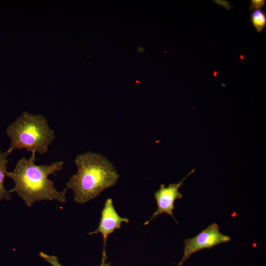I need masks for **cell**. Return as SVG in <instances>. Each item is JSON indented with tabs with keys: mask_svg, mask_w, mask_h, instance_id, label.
<instances>
[{
	"mask_svg": "<svg viewBox=\"0 0 266 266\" xmlns=\"http://www.w3.org/2000/svg\"><path fill=\"white\" fill-rule=\"evenodd\" d=\"M64 162L57 161L49 165L35 164V153L27 159L23 157L16 163L13 170L7 172L6 176L14 182V186L10 193L15 192L28 207L36 202L57 200L66 201L67 188L57 190L48 176L62 170Z\"/></svg>",
	"mask_w": 266,
	"mask_h": 266,
	"instance_id": "1",
	"label": "cell"
},
{
	"mask_svg": "<svg viewBox=\"0 0 266 266\" xmlns=\"http://www.w3.org/2000/svg\"><path fill=\"white\" fill-rule=\"evenodd\" d=\"M74 162L77 171L66 185L72 190L78 204L86 203L114 186L119 177L113 164L100 153L84 152L78 155Z\"/></svg>",
	"mask_w": 266,
	"mask_h": 266,
	"instance_id": "2",
	"label": "cell"
},
{
	"mask_svg": "<svg viewBox=\"0 0 266 266\" xmlns=\"http://www.w3.org/2000/svg\"><path fill=\"white\" fill-rule=\"evenodd\" d=\"M6 133L10 140L6 151L9 155L15 150L23 149L31 154H45L55 138L44 115L27 112H23L9 125Z\"/></svg>",
	"mask_w": 266,
	"mask_h": 266,
	"instance_id": "3",
	"label": "cell"
},
{
	"mask_svg": "<svg viewBox=\"0 0 266 266\" xmlns=\"http://www.w3.org/2000/svg\"><path fill=\"white\" fill-rule=\"evenodd\" d=\"M230 240L229 236L220 232L217 223H212L193 238L185 240L183 255L177 266H182L191 255L196 252L211 248L228 242Z\"/></svg>",
	"mask_w": 266,
	"mask_h": 266,
	"instance_id": "4",
	"label": "cell"
},
{
	"mask_svg": "<svg viewBox=\"0 0 266 266\" xmlns=\"http://www.w3.org/2000/svg\"><path fill=\"white\" fill-rule=\"evenodd\" d=\"M194 171V169L192 170L188 175L177 183L170 184L167 187H166L163 184L160 185L159 189L154 193L157 208L151 216L149 220L145 222L144 225L148 224L150 221L164 213L170 215L172 217L174 221L177 223L174 217L173 211L174 209L175 200L183 197V195L180 192L179 189L183 185L185 180Z\"/></svg>",
	"mask_w": 266,
	"mask_h": 266,
	"instance_id": "5",
	"label": "cell"
},
{
	"mask_svg": "<svg viewBox=\"0 0 266 266\" xmlns=\"http://www.w3.org/2000/svg\"><path fill=\"white\" fill-rule=\"evenodd\" d=\"M129 220L121 217L115 210L111 198L105 201L101 212V216L97 228L94 231L88 233L92 235L100 233L102 234L104 241V248L105 249L107 237L116 229H120L123 222L128 223Z\"/></svg>",
	"mask_w": 266,
	"mask_h": 266,
	"instance_id": "6",
	"label": "cell"
},
{
	"mask_svg": "<svg viewBox=\"0 0 266 266\" xmlns=\"http://www.w3.org/2000/svg\"><path fill=\"white\" fill-rule=\"evenodd\" d=\"M7 152L0 150V201L5 199L10 200L11 196L9 191L6 190L4 181L6 176L7 165L8 164V156Z\"/></svg>",
	"mask_w": 266,
	"mask_h": 266,
	"instance_id": "7",
	"label": "cell"
},
{
	"mask_svg": "<svg viewBox=\"0 0 266 266\" xmlns=\"http://www.w3.org/2000/svg\"><path fill=\"white\" fill-rule=\"evenodd\" d=\"M250 20L257 32L260 33L266 25V12L261 9H255L251 13Z\"/></svg>",
	"mask_w": 266,
	"mask_h": 266,
	"instance_id": "8",
	"label": "cell"
},
{
	"mask_svg": "<svg viewBox=\"0 0 266 266\" xmlns=\"http://www.w3.org/2000/svg\"><path fill=\"white\" fill-rule=\"evenodd\" d=\"M39 255L40 257L47 261L52 266H63L59 262L57 256L49 255L43 252H40Z\"/></svg>",
	"mask_w": 266,
	"mask_h": 266,
	"instance_id": "9",
	"label": "cell"
},
{
	"mask_svg": "<svg viewBox=\"0 0 266 266\" xmlns=\"http://www.w3.org/2000/svg\"><path fill=\"white\" fill-rule=\"evenodd\" d=\"M266 0H251L249 10L257 9L264 6Z\"/></svg>",
	"mask_w": 266,
	"mask_h": 266,
	"instance_id": "10",
	"label": "cell"
},
{
	"mask_svg": "<svg viewBox=\"0 0 266 266\" xmlns=\"http://www.w3.org/2000/svg\"><path fill=\"white\" fill-rule=\"evenodd\" d=\"M107 256L106 255V249L104 248L102 253V260L100 265L99 266H110V263L106 262Z\"/></svg>",
	"mask_w": 266,
	"mask_h": 266,
	"instance_id": "11",
	"label": "cell"
}]
</instances>
